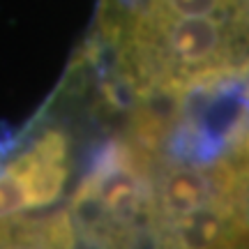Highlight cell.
I'll return each instance as SVG.
<instances>
[{
    "mask_svg": "<svg viewBox=\"0 0 249 249\" xmlns=\"http://www.w3.org/2000/svg\"><path fill=\"white\" fill-rule=\"evenodd\" d=\"M0 249H76L71 213L42 219H0Z\"/></svg>",
    "mask_w": 249,
    "mask_h": 249,
    "instance_id": "obj_2",
    "label": "cell"
},
{
    "mask_svg": "<svg viewBox=\"0 0 249 249\" xmlns=\"http://www.w3.org/2000/svg\"><path fill=\"white\" fill-rule=\"evenodd\" d=\"M70 139L46 127L26 150L0 164V219L51 205L70 178Z\"/></svg>",
    "mask_w": 249,
    "mask_h": 249,
    "instance_id": "obj_1",
    "label": "cell"
},
{
    "mask_svg": "<svg viewBox=\"0 0 249 249\" xmlns=\"http://www.w3.org/2000/svg\"><path fill=\"white\" fill-rule=\"evenodd\" d=\"M238 152H240V160H242V164H245V171H247V176H249V118H247L245 129H242L240 141H238Z\"/></svg>",
    "mask_w": 249,
    "mask_h": 249,
    "instance_id": "obj_3",
    "label": "cell"
}]
</instances>
